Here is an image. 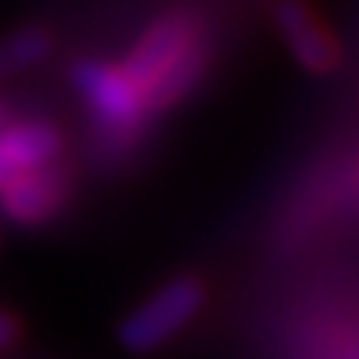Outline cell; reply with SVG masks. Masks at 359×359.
Returning <instances> with one entry per match:
<instances>
[{
	"mask_svg": "<svg viewBox=\"0 0 359 359\" xmlns=\"http://www.w3.org/2000/svg\"><path fill=\"white\" fill-rule=\"evenodd\" d=\"M206 63H210V46L199 32V21L185 11H175L157 18L143 32V39L126 56L122 70L143 91L147 109L157 112L189 95L192 84L203 77Z\"/></svg>",
	"mask_w": 359,
	"mask_h": 359,
	"instance_id": "obj_1",
	"label": "cell"
},
{
	"mask_svg": "<svg viewBox=\"0 0 359 359\" xmlns=\"http://www.w3.org/2000/svg\"><path fill=\"white\" fill-rule=\"evenodd\" d=\"M203 300H206V290L192 276H178V279L164 283L140 307H133L122 318V325H119L122 349H129L136 356L161 349L164 342H171L203 311Z\"/></svg>",
	"mask_w": 359,
	"mask_h": 359,
	"instance_id": "obj_2",
	"label": "cell"
},
{
	"mask_svg": "<svg viewBox=\"0 0 359 359\" xmlns=\"http://www.w3.org/2000/svg\"><path fill=\"white\" fill-rule=\"evenodd\" d=\"M74 84H77L81 98L91 105L95 119L112 136H133L143 126V119L150 116L143 91L126 77L122 67H109V63H98V60L77 63Z\"/></svg>",
	"mask_w": 359,
	"mask_h": 359,
	"instance_id": "obj_3",
	"label": "cell"
},
{
	"mask_svg": "<svg viewBox=\"0 0 359 359\" xmlns=\"http://www.w3.org/2000/svg\"><path fill=\"white\" fill-rule=\"evenodd\" d=\"M67 196H70V182L49 161V164L11 175L0 185V210L11 224L35 227V224H46L49 217H56L63 210Z\"/></svg>",
	"mask_w": 359,
	"mask_h": 359,
	"instance_id": "obj_4",
	"label": "cell"
},
{
	"mask_svg": "<svg viewBox=\"0 0 359 359\" xmlns=\"http://www.w3.org/2000/svg\"><path fill=\"white\" fill-rule=\"evenodd\" d=\"M276 28L283 32L290 53L297 56V63L311 74H332L342 60L339 42L332 39V32L311 14V7H304L300 0H283L276 7Z\"/></svg>",
	"mask_w": 359,
	"mask_h": 359,
	"instance_id": "obj_5",
	"label": "cell"
},
{
	"mask_svg": "<svg viewBox=\"0 0 359 359\" xmlns=\"http://www.w3.org/2000/svg\"><path fill=\"white\" fill-rule=\"evenodd\" d=\"M60 154V133L42 122L25 126H0V185L28 168L49 164Z\"/></svg>",
	"mask_w": 359,
	"mask_h": 359,
	"instance_id": "obj_6",
	"label": "cell"
},
{
	"mask_svg": "<svg viewBox=\"0 0 359 359\" xmlns=\"http://www.w3.org/2000/svg\"><path fill=\"white\" fill-rule=\"evenodd\" d=\"M49 49H53V39L46 28H21V32L7 35L0 42V77L42 63Z\"/></svg>",
	"mask_w": 359,
	"mask_h": 359,
	"instance_id": "obj_7",
	"label": "cell"
},
{
	"mask_svg": "<svg viewBox=\"0 0 359 359\" xmlns=\"http://www.w3.org/2000/svg\"><path fill=\"white\" fill-rule=\"evenodd\" d=\"M18 335H21L18 318H14L11 311H4V307H0V349H11V346L18 342Z\"/></svg>",
	"mask_w": 359,
	"mask_h": 359,
	"instance_id": "obj_8",
	"label": "cell"
},
{
	"mask_svg": "<svg viewBox=\"0 0 359 359\" xmlns=\"http://www.w3.org/2000/svg\"><path fill=\"white\" fill-rule=\"evenodd\" d=\"M0 126H4V105H0Z\"/></svg>",
	"mask_w": 359,
	"mask_h": 359,
	"instance_id": "obj_9",
	"label": "cell"
}]
</instances>
